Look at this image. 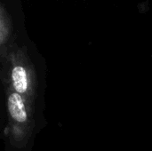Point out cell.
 <instances>
[{
  "instance_id": "cell-1",
  "label": "cell",
  "mask_w": 152,
  "mask_h": 151,
  "mask_svg": "<svg viewBox=\"0 0 152 151\" xmlns=\"http://www.w3.org/2000/svg\"><path fill=\"white\" fill-rule=\"evenodd\" d=\"M7 109L10 116L12 135L16 140H22L29 129V115L24 98L14 91L7 98Z\"/></svg>"
},
{
  "instance_id": "cell-2",
  "label": "cell",
  "mask_w": 152,
  "mask_h": 151,
  "mask_svg": "<svg viewBox=\"0 0 152 151\" xmlns=\"http://www.w3.org/2000/svg\"><path fill=\"white\" fill-rule=\"evenodd\" d=\"M11 83L13 91L21 95L25 101L32 97L34 93L33 73L28 66L20 60L12 61Z\"/></svg>"
},
{
  "instance_id": "cell-3",
  "label": "cell",
  "mask_w": 152,
  "mask_h": 151,
  "mask_svg": "<svg viewBox=\"0 0 152 151\" xmlns=\"http://www.w3.org/2000/svg\"><path fill=\"white\" fill-rule=\"evenodd\" d=\"M0 36H1V28H0Z\"/></svg>"
}]
</instances>
